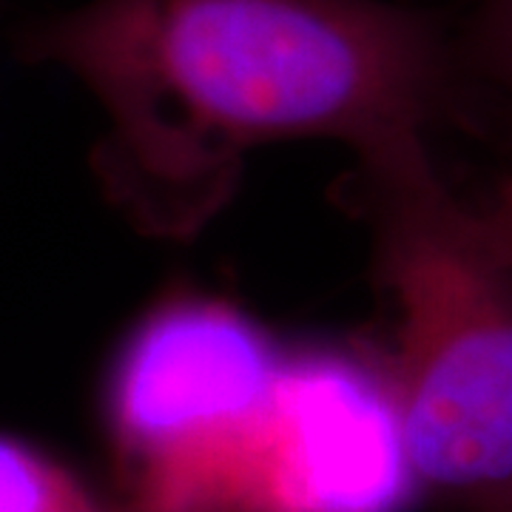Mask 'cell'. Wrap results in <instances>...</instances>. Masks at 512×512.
I'll return each mask as SVG.
<instances>
[{"mask_svg":"<svg viewBox=\"0 0 512 512\" xmlns=\"http://www.w3.org/2000/svg\"><path fill=\"white\" fill-rule=\"evenodd\" d=\"M0 512H140L40 441L0 427Z\"/></svg>","mask_w":512,"mask_h":512,"instance_id":"277c9868","label":"cell"},{"mask_svg":"<svg viewBox=\"0 0 512 512\" xmlns=\"http://www.w3.org/2000/svg\"><path fill=\"white\" fill-rule=\"evenodd\" d=\"M456 26L484 126L512 137V0H467Z\"/></svg>","mask_w":512,"mask_h":512,"instance_id":"5b68a950","label":"cell"},{"mask_svg":"<svg viewBox=\"0 0 512 512\" xmlns=\"http://www.w3.org/2000/svg\"><path fill=\"white\" fill-rule=\"evenodd\" d=\"M359 197L393 313L376 356L416 498L512 512V262L433 151L359 163Z\"/></svg>","mask_w":512,"mask_h":512,"instance_id":"7a4b0ae2","label":"cell"},{"mask_svg":"<svg viewBox=\"0 0 512 512\" xmlns=\"http://www.w3.org/2000/svg\"><path fill=\"white\" fill-rule=\"evenodd\" d=\"M291 350L208 293L151 305L111 350L100 424L140 512H245Z\"/></svg>","mask_w":512,"mask_h":512,"instance_id":"3957f363","label":"cell"},{"mask_svg":"<svg viewBox=\"0 0 512 512\" xmlns=\"http://www.w3.org/2000/svg\"><path fill=\"white\" fill-rule=\"evenodd\" d=\"M476 208L495 245L512 262V174L493 183V188L476 202Z\"/></svg>","mask_w":512,"mask_h":512,"instance_id":"8992f818","label":"cell"},{"mask_svg":"<svg viewBox=\"0 0 512 512\" xmlns=\"http://www.w3.org/2000/svg\"><path fill=\"white\" fill-rule=\"evenodd\" d=\"M15 49L92 94L94 177L157 239L200 234L259 148L325 140L376 163L484 128L456 15L396 0H86Z\"/></svg>","mask_w":512,"mask_h":512,"instance_id":"6da1fadb","label":"cell"}]
</instances>
